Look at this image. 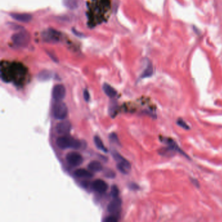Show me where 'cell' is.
I'll return each mask as SVG.
<instances>
[{
  "label": "cell",
  "instance_id": "obj_1",
  "mask_svg": "<svg viewBox=\"0 0 222 222\" xmlns=\"http://www.w3.org/2000/svg\"><path fill=\"white\" fill-rule=\"evenodd\" d=\"M160 139L162 143L166 144V145H167L166 147L162 148V149L159 151V153L161 155L170 156V154H172L174 153H180L182 155H184V157L189 158L186 154V153H185L182 150H181V149H180V148L178 146L177 143H176L172 138L160 136Z\"/></svg>",
  "mask_w": 222,
  "mask_h": 222
},
{
  "label": "cell",
  "instance_id": "obj_2",
  "mask_svg": "<svg viewBox=\"0 0 222 222\" xmlns=\"http://www.w3.org/2000/svg\"><path fill=\"white\" fill-rule=\"evenodd\" d=\"M57 145L60 149H78L81 146V143L74 138L69 136L68 135H62L57 138L56 141Z\"/></svg>",
  "mask_w": 222,
  "mask_h": 222
},
{
  "label": "cell",
  "instance_id": "obj_3",
  "mask_svg": "<svg viewBox=\"0 0 222 222\" xmlns=\"http://www.w3.org/2000/svg\"><path fill=\"white\" fill-rule=\"evenodd\" d=\"M53 116L56 119L63 120L68 115V108L67 105L61 100L56 101L53 105Z\"/></svg>",
  "mask_w": 222,
  "mask_h": 222
},
{
  "label": "cell",
  "instance_id": "obj_4",
  "mask_svg": "<svg viewBox=\"0 0 222 222\" xmlns=\"http://www.w3.org/2000/svg\"><path fill=\"white\" fill-rule=\"evenodd\" d=\"M12 40L17 46L26 47L30 41V34L26 31H20L16 33L12 36Z\"/></svg>",
  "mask_w": 222,
  "mask_h": 222
},
{
  "label": "cell",
  "instance_id": "obj_5",
  "mask_svg": "<svg viewBox=\"0 0 222 222\" xmlns=\"http://www.w3.org/2000/svg\"><path fill=\"white\" fill-rule=\"evenodd\" d=\"M112 156L114 159L118 162L117 168L123 174L128 173V172L131 169V165L128 160H126L122 157H121L120 154L116 151L113 152Z\"/></svg>",
  "mask_w": 222,
  "mask_h": 222
},
{
  "label": "cell",
  "instance_id": "obj_6",
  "mask_svg": "<svg viewBox=\"0 0 222 222\" xmlns=\"http://www.w3.org/2000/svg\"><path fill=\"white\" fill-rule=\"evenodd\" d=\"M42 38L44 41L47 43H56L59 42L61 38V34L53 29H48L43 31L42 33Z\"/></svg>",
  "mask_w": 222,
  "mask_h": 222
},
{
  "label": "cell",
  "instance_id": "obj_7",
  "mask_svg": "<svg viewBox=\"0 0 222 222\" xmlns=\"http://www.w3.org/2000/svg\"><path fill=\"white\" fill-rule=\"evenodd\" d=\"M67 163L73 167H77L80 166L83 163L84 158L82 156L76 152H71L67 154L66 157Z\"/></svg>",
  "mask_w": 222,
  "mask_h": 222
},
{
  "label": "cell",
  "instance_id": "obj_8",
  "mask_svg": "<svg viewBox=\"0 0 222 222\" xmlns=\"http://www.w3.org/2000/svg\"><path fill=\"white\" fill-rule=\"evenodd\" d=\"M66 95V89L62 84L56 85L52 90V97L56 101L64 99Z\"/></svg>",
  "mask_w": 222,
  "mask_h": 222
},
{
  "label": "cell",
  "instance_id": "obj_9",
  "mask_svg": "<svg viewBox=\"0 0 222 222\" xmlns=\"http://www.w3.org/2000/svg\"><path fill=\"white\" fill-rule=\"evenodd\" d=\"M71 128L72 126L71 122L68 121H63L57 125L56 130L58 134L65 135L70 132Z\"/></svg>",
  "mask_w": 222,
  "mask_h": 222
},
{
  "label": "cell",
  "instance_id": "obj_10",
  "mask_svg": "<svg viewBox=\"0 0 222 222\" xmlns=\"http://www.w3.org/2000/svg\"><path fill=\"white\" fill-rule=\"evenodd\" d=\"M122 201L119 197L113 198V199L108 205V211L112 214H116L120 211Z\"/></svg>",
  "mask_w": 222,
  "mask_h": 222
},
{
  "label": "cell",
  "instance_id": "obj_11",
  "mask_svg": "<svg viewBox=\"0 0 222 222\" xmlns=\"http://www.w3.org/2000/svg\"><path fill=\"white\" fill-rule=\"evenodd\" d=\"M92 188L93 190L98 194H104L108 188L107 183L101 179H97L93 182Z\"/></svg>",
  "mask_w": 222,
  "mask_h": 222
},
{
  "label": "cell",
  "instance_id": "obj_12",
  "mask_svg": "<svg viewBox=\"0 0 222 222\" xmlns=\"http://www.w3.org/2000/svg\"><path fill=\"white\" fill-rule=\"evenodd\" d=\"M11 18L18 22H29L32 19V15L28 13H11Z\"/></svg>",
  "mask_w": 222,
  "mask_h": 222
},
{
  "label": "cell",
  "instance_id": "obj_13",
  "mask_svg": "<svg viewBox=\"0 0 222 222\" xmlns=\"http://www.w3.org/2000/svg\"><path fill=\"white\" fill-rule=\"evenodd\" d=\"M74 175L76 177L81 179H91L93 176V175L91 172L85 169H78L76 170L75 173H74Z\"/></svg>",
  "mask_w": 222,
  "mask_h": 222
},
{
  "label": "cell",
  "instance_id": "obj_14",
  "mask_svg": "<svg viewBox=\"0 0 222 222\" xmlns=\"http://www.w3.org/2000/svg\"><path fill=\"white\" fill-rule=\"evenodd\" d=\"M53 76V74L51 71H47V70H44L39 73L37 76V79L41 81H45L50 80Z\"/></svg>",
  "mask_w": 222,
  "mask_h": 222
},
{
  "label": "cell",
  "instance_id": "obj_15",
  "mask_svg": "<svg viewBox=\"0 0 222 222\" xmlns=\"http://www.w3.org/2000/svg\"><path fill=\"white\" fill-rule=\"evenodd\" d=\"M88 168L90 171L96 173L100 172L102 171V169H103L100 162L97 161V160H94V161H92L90 162L88 164Z\"/></svg>",
  "mask_w": 222,
  "mask_h": 222
},
{
  "label": "cell",
  "instance_id": "obj_16",
  "mask_svg": "<svg viewBox=\"0 0 222 222\" xmlns=\"http://www.w3.org/2000/svg\"><path fill=\"white\" fill-rule=\"evenodd\" d=\"M103 90L106 95L110 98H113L117 95L116 90L108 84L103 85Z\"/></svg>",
  "mask_w": 222,
  "mask_h": 222
},
{
  "label": "cell",
  "instance_id": "obj_17",
  "mask_svg": "<svg viewBox=\"0 0 222 222\" xmlns=\"http://www.w3.org/2000/svg\"><path fill=\"white\" fill-rule=\"evenodd\" d=\"M63 3L69 9H76L78 7V0H63Z\"/></svg>",
  "mask_w": 222,
  "mask_h": 222
},
{
  "label": "cell",
  "instance_id": "obj_18",
  "mask_svg": "<svg viewBox=\"0 0 222 222\" xmlns=\"http://www.w3.org/2000/svg\"><path fill=\"white\" fill-rule=\"evenodd\" d=\"M94 142L95 143L96 147L98 148V149L104 152V153H108V149L104 145L103 142L101 140V139L98 136H94Z\"/></svg>",
  "mask_w": 222,
  "mask_h": 222
},
{
  "label": "cell",
  "instance_id": "obj_19",
  "mask_svg": "<svg viewBox=\"0 0 222 222\" xmlns=\"http://www.w3.org/2000/svg\"><path fill=\"white\" fill-rule=\"evenodd\" d=\"M153 75V67L151 63L148 64L147 67L145 69L141 76V78H146L151 77Z\"/></svg>",
  "mask_w": 222,
  "mask_h": 222
},
{
  "label": "cell",
  "instance_id": "obj_20",
  "mask_svg": "<svg viewBox=\"0 0 222 222\" xmlns=\"http://www.w3.org/2000/svg\"><path fill=\"white\" fill-rule=\"evenodd\" d=\"M119 194V188L116 186V185H113L112 188H111V195L113 198H116L118 197Z\"/></svg>",
  "mask_w": 222,
  "mask_h": 222
},
{
  "label": "cell",
  "instance_id": "obj_21",
  "mask_svg": "<svg viewBox=\"0 0 222 222\" xmlns=\"http://www.w3.org/2000/svg\"><path fill=\"white\" fill-rule=\"evenodd\" d=\"M176 124H177L179 126L182 127V128H183L184 129H186V130H189L190 129V126H189L187 123L185 122L181 118H179L178 120L176 121Z\"/></svg>",
  "mask_w": 222,
  "mask_h": 222
},
{
  "label": "cell",
  "instance_id": "obj_22",
  "mask_svg": "<svg viewBox=\"0 0 222 222\" xmlns=\"http://www.w3.org/2000/svg\"><path fill=\"white\" fill-rule=\"evenodd\" d=\"M109 139L110 140L112 141L113 143H117L118 145H119V139L117 138V135L116 133H112L110 135H109Z\"/></svg>",
  "mask_w": 222,
  "mask_h": 222
},
{
  "label": "cell",
  "instance_id": "obj_23",
  "mask_svg": "<svg viewBox=\"0 0 222 222\" xmlns=\"http://www.w3.org/2000/svg\"><path fill=\"white\" fill-rule=\"evenodd\" d=\"M104 173L105 174L106 177L108 178H114L116 176V173L111 170H106L105 171V173L104 172Z\"/></svg>",
  "mask_w": 222,
  "mask_h": 222
},
{
  "label": "cell",
  "instance_id": "obj_24",
  "mask_svg": "<svg viewBox=\"0 0 222 222\" xmlns=\"http://www.w3.org/2000/svg\"><path fill=\"white\" fill-rule=\"evenodd\" d=\"M104 221L105 222H117L118 221V219L116 216H108L107 217H106V218L104 220Z\"/></svg>",
  "mask_w": 222,
  "mask_h": 222
},
{
  "label": "cell",
  "instance_id": "obj_25",
  "mask_svg": "<svg viewBox=\"0 0 222 222\" xmlns=\"http://www.w3.org/2000/svg\"><path fill=\"white\" fill-rule=\"evenodd\" d=\"M84 98L86 102H89L90 100V94L87 89H85L84 91Z\"/></svg>",
  "mask_w": 222,
  "mask_h": 222
},
{
  "label": "cell",
  "instance_id": "obj_26",
  "mask_svg": "<svg viewBox=\"0 0 222 222\" xmlns=\"http://www.w3.org/2000/svg\"><path fill=\"white\" fill-rule=\"evenodd\" d=\"M191 179L192 180V182H194V184L195 185V186H196L197 187H199V184L198 181H197V180H195V179Z\"/></svg>",
  "mask_w": 222,
  "mask_h": 222
}]
</instances>
